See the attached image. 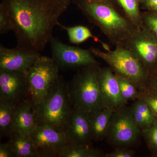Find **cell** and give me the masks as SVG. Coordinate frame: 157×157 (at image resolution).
Masks as SVG:
<instances>
[{"label": "cell", "mask_w": 157, "mask_h": 157, "mask_svg": "<svg viewBox=\"0 0 157 157\" xmlns=\"http://www.w3.org/2000/svg\"><path fill=\"white\" fill-rule=\"evenodd\" d=\"M90 22L97 26L115 46L126 43L139 29L116 0H73Z\"/></svg>", "instance_id": "cell-2"}, {"label": "cell", "mask_w": 157, "mask_h": 157, "mask_svg": "<svg viewBox=\"0 0 157 157\" xmlns=\"http://www.w3.org/2000/svg\"><path fill=\"white\" fill-rule=\"evenodd\" d=\"M143 26L157 39V11H146L142 13Z\"/></svg>", "instance_id": "cell-26"}, {"label": "cell", "mask_w": 157, "mask_h": 157, "mask_svg": "<svg viewBox=\"0 0 157 157\" xmlns=\"http://www.w3.org/2000/svg\"><path fill=\"white\" fill-rule=\"evenodd\" d=\"M49 43L52 59L59 68L73 69L99 66V63L89 49L66 45L52 36Z\"/></svg>", "instance_id": "cell-8"}, {"label": "cell", "mask_w": 157, "mask_h": 157, "mask_svg": "<svg viewBox=\"0 0 157 157\" xmlns=\"http://www.w3.org/2000/svg\"><path fill=\"white\" fill-rule=\"evenodd\" d=\"M10 31H12L11 20L2 6H0V33L3 35Z\"/></svg>", "instance_id": "cell-27"}, {"label": "cell", "mask_w": 157, "mask_h": 157, "mask_svg": "<svg viewBox=\"0 0 157 157\" xmlns=\"http://www.w3.org/2000/svg\"><path fill=\"white\" fill-rule=\"evenodd\" d=\"M140 134L141 131L133 118L130 107L125 105L114 110L105 139L116 147H128L137 142Z\"/></svg>", "instance_id": "cell-7"}, {"label": "cell", "mask_w": 157, "mask_h": 157, "mask_svg": "<svg viewBox=\"0 0 157 157\" xmlns=\"http://www.w3.org/2000/svg\"><path fill=\"white\" fill-rule=\"evenodd\" d=\"M85 1H90V2H98V1H101L103 0H85Z\"/></svg>", "instance_id": "cell-33"}, {"label": "cell", "mask_w": 157, "mask_h": 157, "mask_svg": "<svg viewBox=\"0 0 157 157\" xmlns=\"http://www.w3.org/2000/svg\"><path fill=\"white\" fill-rule=\"evenodd\" d=\"M73 107L68 94L67 84L61 76L39 104L33 105L37 124H45L67 133Z\"/></svg>", "instance_id": "cell-3"}, {"label": "cell", "mask_w": 157, "mask_h": 157, "mask_svg": "<svg viewBox=\"0 0 157 157\" xmlns=\"http://www.w3.org/2000/svg\"><path fill=\"white\" fill-rule=\"evenodd\" d=\"M97 75L104 107L116 109L126 105L128 102L122 97L117 78L111 69L99 67Z\"/></svg>", "instance_id": "cell-13"}, {"label": "cell", "mask_w": 157, "mask_h": 157, "mask_svg": "<svg viewBox=\"0 0 157 157\" xmlns=\"http://www.w3.org/2000/svg\"><path fill=\"white\" fill-rule=\"evenodd\" d=\"M65 1H68V2H70L71 3V2H73V0H65Z\"/></svg>", "instance_id": "cell-34"}, {"label": "cell", "mask_w": 157, "mask_h": 157, "mask_svg": "<svg viewBox=\"0 0 157 157\" xmlns=\"http://www.w3.org/2000/svg\"><path fill=\"white\" fill-rule=\"evenodd\" d=\"M105 154L90 144L71 143L65 147L58 155L59 157H104Z\"/></svg>", "instance_id": "cell-19"}, {"label": "cell", "mask_w": 157, "mask_h": 157, "mask_svg": "<svg viewBox=\"0 0 157 157\" xmlns=\"http://www.w3.org/2000/svg\"><path fill=\"white\" fill-rule=\"evenodd\" d=\"M148 0H137L138 3H139L140 5H143L144 4H145Z\"/></svg>", "instance_id": "cell-32"}, {"label": "cell", "mask_w": 157, "mask_h": 157, "mask_svg": "<svg viewBox=\"0 0 157 157\" xmlns=\"http://www.w3.org/2000/svg\"><path fill=\"white\" fill-rule=\"evenodd\" d=\"M30 136L39 157H58L70 142L67 133L45 124H37Z\"/></svg>", "instance_id": "cell-10"}, {"label": "cell", "mask_w": 157, "mask_h": 157, "mask_svg": "<svg viewBox=\"0 0 157 157\" xmlns=\"http://www.w3.org/2000/svg\"><path fill=\"white\" fill-rule=\"evenodd\" d=\"M141 134L152 154L157 157V118L151 126L141 131Z\"/></svg>", "instance_id": "cell-24"}, {"label": "cell", "mask_w": 157, "mask_h": 157, "mask_svg": "<svg viewBox=\"0 0 157 157\" xmlns=\"http://www.w3.org/2000/svg\"><path fill=\"white\" fill-rule=\"evenodd\" d=\"M30 98L25 72L0 70V102L17 106Z\"/></svg>", "instance_id": "cell-11"}, {"label": "cell", "mask_w": 157, "mask_h": 157, "mask_svg": "<svg viewBox=\"0 0 157 157\" xmlns=\"http://www.w3.org/2000/svg\"><path fill=\"white\" fill-rule=\"evenodd\" d=\"M16 106L0 102V132L2 136H10Z\"/></svg>", "instance_id": "cell-20"}, {"label": "cell", "mask_w": 157, "mask_h": 157, "mask_svg": "<svg viewBox=\"0 0 157 157\" xmlns=\"http://www.w3.org/2000/svg\"><path fill=\"white\" fill-rule=\"evenodd\" d=\"M42 56L40 52L20 48L0 46V70L25 72Z\"/></svg>", "instance_id": "cell-12"}, {"label": "cell", "mask_w": 157, "mask_h": 157, "mask_svg": "<svg viewBox=\"0 0 157 157\" xmlns=\"http://www.w3.org/2000/svg\"><path fill=\"white\" fill-rule=\"evenodd\" d=\"M145 102L151 107L157 117V90L147 87L140 92L139 98Z\"/></svg>", "instance_id": "cell-25"}, {"label": "cell", "mask_w": 157, "mask_h": 157, "mask_svg": "<svg viewBox=\"0 0 157 157\" xmlns=\"http://www.w3.org/2000/svg\"><path fill=\"white\" fill-rule=\"evenodd\" d=\"M8 143L15 157H39L30 135H22L13 133Z\"/></svg>", "instance_id": "cell-17"}, {"label": "cell", "mask_w": 157, "mask_h": 157, "mask_svg": "<svg viewBox=\"0 0 157 157\" xmlns=\"http://www.w3.org/2000/svg\"><path fill=\"white\" fill-rule=\"evenodd\" d=\"M37 125L33 101L31 98H29L16 106L13 121V133L22 135H30Z\"/></svg>", "instance_id": "cell-15"}, {"label": "cell", "mask_w": 157, "mask_h": 157, "mask_svg": "<svg viewBox=\"0 0 157 157\" xmlns=\"http://www.w3.org/2000/svg\"><path fill=\"white\" fill-rule=\"evenodd\" d=\"M99 66L81 68L67 84L73 108L90 113L104 107L98 79Z\"/></svg>", "instance_id": "cell-4"}, {"label": "cell", "mask_w": 157, "mask_h": 157, "mask_svg": "<svg viewBox=\"0 0 157 157\" xmlns=\"http://www.w3.org/2000/svg\"><path fill=\"white\" fill-rule=\"evenodd\" d=\"M115 109L103 107L90 113L92 139L96 141L105 139L113 113Z\"/></svg>", "instance_id": "cell-16"}, {"label": "cell", "mask_w": 157, "mask_h": 157, "mask_svg": "<svg viewBox=\"0 0 157 157\" xmlns=\"http://www.w3.org/2000/svg\"><path fill=\"white\" fill-rule=\"evenodd\" d=\"M67 134L71 143L90 144L92 139L89 113L73 108Z\"/></svg>", "instance_id": "cell-14"}, {"label": "cell", "mask_w": 157, "mask_h": 157, "mask_svg": "<svg viewBox=\"0 0 157 157\" xmlns=\"http://www.w3.org/2000/svg\"><path fill=\"white\" fill-rule=\"evenodd\" d=\"M151 75L157 70V39L143 26L124 45Z\"/></svg>", "instance_id": "cell-9"}, {"label": "cell", "mask_w": 157, "mask_h": 157, "mask_svg": "<svg viewBox=\"0 0 157 157\" xmlns=\"http://www.w3.org/2000/svg\"><path fill=\"white\" fill-rule=\"evenodd\" d=\"M70 3L65 0H1L0 6L11 20L16 46L40 52L49 42Z\"/></svg>", "instance_id": "cell-1"}, {"label": "cell", "mask_w": 157, "mask_h": 157, "mask_svg": "<svg viewBox=\"0 0 157 157\" xmlns=\"http://www.w3.org/2000/svg\"><path fill=\"white\" fill-rule=\"evenodd\" d=\"M59 67L52 58L41 56L25 72L30 97L33 105L45 98L59 78Z\"/></svg>", "instance_id": "cell-6"}, {"label": "cell", "mask_w": 157, "mask_h": 157, "mask_svg": "<svg viewBox=\"0 0 157 157\" xmlns=\"http://www.w3.org/2000/svg\"><path fill=\"white\" fill-rule=\"evenodd\" d=\"M135 152L128 147H117L112 152L105 154L104 157H133Z\"/></svg>", "instance_id": "cell-28"}, {"label": "cell", "mask_w": 157, "mask_h": 157, "mask_svg": "<svg viewBox=\"0 0 157 157\" xmlns=\"http://www.w3.org/2000/svg\"><path fill=\"white\" fill-rule=\"evenodd\" d=\"M130 109L135 123L141 131L151 126L157 119L148 104L140 99L135 101Z\"/></svg>", "instance_id": "cell-18"}, {"label": "cell", "mask_w": 157, "mask_h": 157, "mask_svg": "<svg viewBox=\"0 0 157 157\" xmlns=\"http://www.w3.org/2000/svg\"><path fill=\"white\" fill-rule=\"evenodd\" d=\"M138 29L143 27L142 12L137 0H116Z\"/></svg>", "instance_id": "cell-22"}, {"label": "cell", "mask_w": 157, "mask_h": 157, "mask_svg": "<svg viewBox=\"0 0 157 157\" xmlns=\"http://www.w3.org/2000/svg\"><path fill=\"white\" fill-rule=\"evenodd\" d=\"M148 87L157 90V70L150 75Z\"/></svg>", "instance_id": "cell-31"}, {"label": "cell", "mask_w": 157, "mask_h": 157, "mask_svg": "<svg viewBox=\"0 0 157 157\" xmlns=\"http://www.w3.org/2000/svg\"><path fill=\"white\" fill-rule=\"evenodd\" d=\"M15 157L9 143L0 144V157Z\"/></svg>", "instance_id": "cell-29"}, {"label": "cell", "mask_w": 157, "mask_h": 157, "mask_svg": "<svg viewBox=\"0 0 157 157\" xmlns=\"http://www.w3.org/2000/svg\"><path fill=\"white\" fill-rule=\"evenodd\" d=\"M118 82L121 95L127 102L135 101L139 98L140 91L132 81L115 74Z\"/></svg>", "instance_id": "cell-23"}, {"label": "cell", "mask_w": 157, "mask_h": 157, "mask_svg": "<svg viewBox=\"0 0 157 157\" xmlns=\"http://www.w3.org/2000/svg\"><path fill=\"white\" fill-rule=\"evenodd\" d=\"M142 6L146 11H157V0H148Z\"/></svg>", "instance_id": "cell-30"}, {"label": "cell", "mask_w": 157, "mask_h": 157, "mask_svg": "<svg viewBox=\"0 0 157 157\" xmlns=\"http://www.w3.org/2000/svg\"><path fill=\"white\" fill-rule=\"evenodd\" d=\"M90 50L95 56L106 62L114 74L132 81L140 92L148 87L149 75L125 46L116 45L114 50L107 52L94 47Z\"/></svg>", "instance_id": "cell-5"}, {"label": "cell", "mask_w": 157, "mask_h": 157, "mask_svg": "<svg viewBox=\"0 0 157 157\" xmlns=\"http://www.w3.org/2000/svg\"><path fill=\"white\" fill-rule=\"evenodd\" d=\"M59 26L67 31L69 41L73 44L79 45L90 38H93L96 41H99V39L93 35L90 29L85 26L66 27L60 23Z\"/></svg>", "instance_id": "cell-21"}]
</instances>
